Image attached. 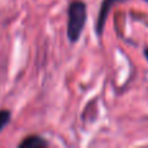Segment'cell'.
I'll list each match as a JSON object with an SVG mask.
<instances>
[{
	"instance_id": "obj_1",
	"label": "cell",
	"mask_w": 148,
	"mask_h": 148,
	"mask_svg": "<svg viewBox=\"0 0 148 148\" xmlns=\"http://www.w3.org/2000/svg\"><path fill=\"white\" fill-rule=\"evenodd\" d=\"M86 18V4L83 1H73L68 9V36L70 42H77L79 39Z\"/></svg>"
},
{
	"instance_id": "obj_2",
	"label": "cell",
	"mask_w": 148,
	"mask_h": 148,
	"mask_svg": "<svg viewBox=\"0 0 148 148\" xmlns=\"http://www.w3.org/2000/svg\"><path fill=\"white\" fill-rule=\"evenodd\" d=\"M116 1H123V0H104V1H103L100 12H99V17H97V21H96L97 35H101L103 29H104V25H105V20H107V16H108V13H109L110 8H112V5L114 4Z\"/></svg>"
},
{
	"instance_id": "obj_3",
	"label": "cell",
	"mask_w": 148,
	"mask_h": 148,
	"mask_svg": "<svg viewBox=\"0 0 148 148\" xmlns=\"http://www.w3.org/2000/svg\"><path fill=\"white\" fill-rule=\"evenodd\" d=\"M46 146H48V143L43 138L36 135L27 136V138L23 139L20 143V147H26V148H39V147H46Z\"/></svg>"
},
{
	"instance_id": "obj_4",
	"label": "cell",
	"mask_w": 148,
	"mask_h": 148,
	"mask_svg": "<svg viewBox=\"0 0 148 148\" xmlns=\"http://www.w3.org/2000/svg\"><path fill=\"white\" fill-rule=\"evenodd\" d=\"M10 120V113L8 110H0V131L5 127L8 122Z\"/></svg>"
},
{
	"instance_id": "obj_5",
	"label": "cell",
	"mask_w": 148,
	"mask_h": 148,
	"mask_svg": "<svg viewBox=\"0 0 148 148\" xmlns=\"http://www.w3.org/2000/svg\"><path fill=\"white\" fill-rule=\"evenodd\" d=\"M144 53H146V57H147V59H148V48L146 49V51H144Z\"/></svg>"
},
{
	"instance_id": "obj_6",
	"label": "cell",
	"mask_w": 148,
	"mask_h": 148,
	"mask_svg": "<svg viewBox=\"0 0 148 148\" xmlns=\"http://www.w3.org/2000/svg\"><path fill=\"white\" fill-rule=\"evenodd\" d=\"M146 1H148V0H146Z\"/></svg>"
}]
</instances>
